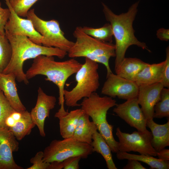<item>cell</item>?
I'll return each mask as SVG.
<instances>
[{
    "label": "cell",
    "mask_w": 169,
    "mask_h": 169,
    "mask_svg": "<svg viewBox=\"0 0 169 169\" xmlns=\"http://www.w3.org/2000/svg\"><path fill=\"white\" fill-rule=\"evenodd\" d=\"M82 64L74 58L63 61H55L53 56L39 55L34 59L30 67L25 73L28 80L35 76H45V80L53 82L59 89V104L60 108L55 114L59 116L66 114L68 111L64 108V91L66 81L72 75L77 72Z\"/></svg>",
    "instance_id": "1"
},
{
    "label": "cell",
    "mask_w": 169,
    "mask_h": 169,
    "mask_svg": "<svg viewBox=\"0 0 169 169\" xmlns=\"http://www.w3.org/2000/svg\"><path fill=\"white\" fill-rule=\"evenodd\" d=\"M5 33L11 45L12 54L9 64L2 73H13L19 82H23L26 84L29 83L23 69L24 63L27 60L40 55L55 56L62 59L67 54V52L59 48L37 44L25 36Z\"/></svg>",
    "instance_id": "2"
},
{
    "label": "cell",
    "mask_w": 169,
    "mask_h": 169,
    "mask_svg": "<svg viewBox=\"0 0 169 169\" xmlns=\"http://www.w3.org/2000/svg\"><path fill=\"white\" fill-rule=\"evenodd\" d=\"M140 0L132 4L128 11L119 15L115 14L105 3H102L103 11L106 19L111 25L115 41V69L125 58L128 48L136 45L149 52L146 44L139 41L134 35L133 23L138 11Z\"/></svg>",
    "instance_id": "3"
},
{
    "label": "cell",
    "mask_w": 169,
    "mask_h": 169,
    "mask_svg": "<svg viewBox=\"0 0 169 169\" xmlns=\"http://www.w3.org/2000/svg\"><path fill=\"white\" fill-rule=\"evenodd\" d=\"M73 34L76 41L67 52L69 57L88 58L103 64L106 69L107 75L112 72L109 60L111 57H115V44L100 40L86 34L80 26L76 28Z\"/></svg>",
    "instance_id": "4"
},
{
    "label": "cell",
    "mask_w": 169,
    "mask_h": 169,
    "mask_svg": "<svg viewBox=\"0 0 169 169\" xmlns=\"http://www.w3.org/2000/svg\"><path fill=\"white\" fill-rule=\"evenodd\" d=\"M116 101L112 98L100 96L94 92L89 97L83 98L80 104L81 109L92 119L97 130L110 147L111 151L116 153L119 151V142L113 136V126L106 119L107 111L116 105Z\"/></svg>",
    "instance_id": "5"
},
{
    "label": "cell",
    "mask_w": 169,
    "mask_h": 169,
    "mask_svg": "<svg viewBox=\"0 0 169 169\" xmlns=\"http://www.w3.org/2000/svg\"><path fill=\"white\" fill-rule=\"evenodd\" d=\"M98 63L85 58V62L76 73L75 86L70 90H64V103L68 107L80 106L78 103L82 98L89 97L96 92L99 86Z\"/></svg>",
    "instance_id": "6"
},
{
    "label": "cell",
    "mask_w": 169,
    "mask_h": 169,
    "mask_svg": "<svg viewBox=\"0 0 169 169\" xmlns=\"http://www.w3.org/2000/svg\"><path fill=\"white\" fill-rule=\"evenodd\" d=\"M90 145L70 138L53 140L43 151V161L50 163L62 161L70 157L80 156L86 159L93 152Z\"/></svg>",
    "instance_id": "7"
},
{
    "label": "cell",
    "mask_w": 169,
    "mask_h": 169,
    "mask_svg": "<svg viewBox=\"0 0 169 169\" xmlns=\"http://www.w3.org/2000/svg\"><path fill=\"white\" fill-rule=\"evenodd\" d=\"M26 17L31 21L35 29L44 38V46L57 48L67 52L73 45L74 42L65 37L57 20H43L35 14L34 9L28 11Z\"/></svg>",
    "instance_id": "8"
},
{
    "label": "cell",
    "mask_w": 169,
    "mask_h": 169,
    "mask_svg": "<svg viewBox=\"0 0 169 169\" xmlns=\"http://www.w3.org/2000/svg\"><path fill=\"white\" fill-rule=\"evenodd\" d=\"M116 134L118 138L119 151L137 152L140 154L156 156L157 152L152 146V136L148 130L145 131H135L131 134L122 132L119 127Z\"/></svg>",
    "instance_id": "9"
},
{
    "label": "cell",
    "mask_w": 169,
    "mask_h": 169,
    "mask_svg": "<svg viewBox=\"0 0 169 169\" xmlns=\"http://www.w3.org/2000/svg\"><path fill=\"white\" fill-rule=\"evenodd\" d=\"M139 86L136 83L115 74L106 75L101 90L102 94L112 98L125 100L137 98Z\"/></svg>",
    "instance_id": "10"
},
{
    "label": "cell",
    "mask_w": 169,
    "mask_h": 169,
    "mask_svg": "<svg viewBox=\"0 0 169 169\" xmlns=\"http://www.w3.org/2000/svg\"><path fill=\"white\" fill-rule=\"evenodd\" d=\"M5 1L10 12L5 26V32L11 35L25 36L33 43L44 46V38L35 29L31 21L27 18H23L18 15L12 8L9 0Z\"/></svg>",
    "instance_id": "11"
},
{
    "label": "cell",
    "mask_w": 169,
    "mask_h": 169,
    "mask_svg": "<svg viewBox=\"0 0 169 169\" xmlns=\"http://www.w3.org/2000/svg\"><path fill=\"white\" fill-rule=\"evenodd\" d=\"M113 111L138 131L143 132L147 130L146 119L139 107L137 97L128 99L121 104H117Z\"/></svg>",
    "instance_id": "12"
},
{
    "label": "cell",
    "mask_w": 169,
    "mask_h": 169,
    "mask_svg": "<svg viewBox=\"0 0 169 169\" xmlns=\"http://www.w3.org/2000/svg\"><path fill=\"white\" fill-rule=\"evenodd\" d=\"M19 149V143L7 127L0 128V169H23L13 158V153Z\"/></svg>",
    "instance_id": "13"
},
{
    "label": "cell",
    "mask_w": 169,
    "mask_h": 169,
    "mask_svg": "<svg viewBox=\"0 0 169 169\" xmlns=\"http://www.w3.org/2000/svg\"><path fill=\"white\" fill-rule=\"evenodd\" d=\"M38 93L35 106L30 113L32 119L38 127L40 135L44 137L46 135L45 121L46 118L49 117L50 110L54 108L56 99L54 96L46 94L40 87Z\"/></svg>",
    "instance_id": "14"
},
{
    "label": "cell",
    "mask_w": 169,
    "mask_h": 169,
    "mask_svg": "<svg viewBox=\"0 0 169 169\" xmlns=\"http://www.w3.org/2000/svg\"><path fill=\"white\" fill-rule=\"evenodd\" d=\"M163 87L161 82L139 86L137 100L146 120L153 119L154 107L159 99Z\"/></svg>",
    "instance_id": "15"
},
{
    "label": "cell",
    "mask_w": 169,
    "mask_h": 169,
    "mask_svg": "<svg viewBox=\"0 0 169 169\" xmlns=\"http://www.w3.org/2000/svg\"><path fill=\"white\" fill-rule=\"evenodd\" d=\"M16 80L13 73H0V90L13 109L18 111H22L26 110L18 94Z\"/></svg>",
    "instance_id": "16"
},
{
    "label": "cell",
    "mask_w": 169,
    "mask_h": 169,
    "mask_svg": "<svg viewBox=\"0 0 169 169\" xmlns=\"http://www.w3.org/2000/svg\"><path fill=\"white\" fill-rule=\"evenodd\" d=\"M146 126L151 130L152 146L157 152L169 146V120L164 124H159L153 119L146 120Z\"/></svg>",
    "instance_id": "17"
},
{
    "label": "cell",
    "mask_w": 169,
    "mask_h": 169,
    "mask_svg": "<svg viewBox=\"0 0 169 169\" xmlns=\"http://www.w3.org/2000/svg\"><path fill=\"white\" fill-rule=\"evenodd\" d=\"M165 61L157 64H149L140 72L134 81L139 86L161 82Z\"/></svg>",
    "instance_id": "18"
},
{
    "label": "cell",
    "mask_w": 169,
    "mask_h": 169,
    "mask_svg": "<svg viewBox=\"0 0 169 169\" xmlns=\"http://www.w3.org/2000/svg\"><path fill=\"white\" fill-rule=\"evenodd\" d=\"M148 64L138 58L125 57L115 71L118 76L134 81L138 73Z\"/></svg>",
    "instance_id": "19"
},
{
    "label": "cell",
    "mask_w": 169,
    "mask_h": 169,
    "mask_svg": "<svg viewBox=\"0 0 169 169\" xmlns=\"http://www.w3.org/2000/svg\"><path fill=\"white\" fill-rule=\"evenodd\" d=\"M90 116L84 112L80 116L75 129L72 139L90 145L94 134L97 128Z\"/></svg>",
    "instance_id": "20"
},
{
    "label": "cell",
    "mask_w": 169,
    "mask_h": 169,
    "mask_svg": "<svg viewBox=\"0 0 169 169\" xmlns=\"http://www.w3.org/2000/svg\"><path fill=\"white\" fill-rule=\"evenodd\" d=\"M84 113L80 109L70 111L58 118L59 120L60 133L64 139L73 136L79 117Z\"/></svg>",
    "instance_id": "21"
},
{
    "label": "cell",
    "mask_w": 169,
    "mask_h": 169,
    "mask_svg": "<svg viewBox=\"0 0 169 169\" xmlns=\"http://www.w3.org/2000/svg\"><path fill=\"white\" fill-rule=\"evenodd\" d=\"M90 144L93 152L100 154L105 160L108 169H117L112 158L111 150L101 134L96 131L93 135Z\"/></svg>",
    "instance_id": "22"
},
{
    "label": "cell",
    "mask_w": 169,
    "mask_h": 169,
    "mask_svg": "<svg viewBox=\"0 0 169 169\" xmlns=\"http://www.w3.org/2000/svg\"><path fill=\"white\" fill-rule=\"evenodd\" d=\"M116 157L119 160L134 159L142 162L149 165L150 169H169V161L162 160L152 156L141 154L140 155L131 154L119 151L116 153Z\"/></svg>",
    "instance_id": "23"
},
{
    "label": "cell",
    "mask_w": 169,
    "mask_h": 169,
    "mask_svg": "<svg viewBox=\"0 0 169 169\" xmlns=\"http://www.w3.org/2000/svg\"><path fill=\"white\" fill-rule=\"evenodd\" d=\"M21 118L13 127L8 129L18 140L21 141L29 135L36 125L31 119L30 113L27 110L22 111Z\"/></svg>",
    "instance_id": "24"
},
{
    "label": "cell",
    "mask_w": 169,
    "mask_h": 169,
    "mask_svg": "<svg viewBox=\"0 0 169 169\" xmlns=\"http://www.w3.org/2000/svg\"><path fill=\"white\" fill-rule=\"evenodd\" d=\"M81 28L84 33L93 38L103 41L112 43L113 33L110 23H106L99 28L84 26L81 27Z\"/></svg>",
    "instance_id": "25"
},
{
    "label": "cell",
    "mask_w": 169,
    "mask_h": 169,
    "mask_svg": "<svg viewBox=\"0 0 169 169\" xmlns=\"http://www.w3.org/2000/svg\"><path fill=\"white\" fill-rule=\"evenodd\" d=\"M169 117V89L163 87L159 100L154 107L153 118L161 119Z\"/></svg>",
    "instance_id": "26"
},
{
    "label": "cell",
    "mask_w": 169,
    "mask_h": 169,
    "mask_svg": "<svg viewBox=\"0 0 169 169\" xmlns=\"http://www.w3.org/2000/svg\"><path fill=\"white\" fill-rule=\"evenodd\" d=\"M12 49L8 38L5 35L0 34V73L8 66L11 59Z\"/></svg>",
    "instance_id": "27"
},
{
    "label": "cell",
    "mask_w": 169,
    "mask_h": 169,
    "mask_svg": "<svg viewBox=\"0 0 169 169\" xmlns=\"http://www.w3.org/2000/svg\"><path fill=\"white\" fill-rule=\"evenodd\" d=\"M38 0H9V3L19 16L26 17L30 8Z\"/></svg>",
    "instance_id": "28"
},
{
    "label": "cell",
    "mask_w": 169,
    "mask_h": 169,
    "mask_svg": "<svg viewBox=\"0 0 169 169\" xmlns=\"http://www.w3.org/2000/svg\"><path fill=\"white\" fill-rule=\"evenodd\" d=\"M15 110L0 90V128L6 127L5 120Z\"/></svg>",
    "instance_id": "29"
},
{
    "label": "cell",
    "mask_w": 169,
    "mask_h": 169,
    "mask_svg": "<svg viewBox=\"0 0 169 169\" xmlns=\"http://www.w3.org/2000/svg\"><path fill=\"white\" fill-rule=\"evenodd\" d=\"M43 151H39L31 158L30 162L33 165L27 169H48L50 163L44 162L43 159Z\"/></svg>",
    "instance_id": "30"
},
{
    "label": "cell",
    "mask_w": 169,
    "mask_h": 169,
    "mask_svg": "<svg viewBox=\"0 0 169 169\" xmlns=\"http://www.w3.org/2000/svg\"><path fill=\"white\" fill-rule=\"evenodd\" d=\"M166 59L162 74V83L164 87L169 88V48L166 49Z\"/></svg>",
    "instance_id": "31"
},
{
    "label": "cell",
    "mask_w": 169,
    "mask_h": 169,
    "mask_svg": "<svg viewBox=\"0 0 169 169\" xmlns=\"http://www.w3.org/2000/svg\"><path fill=\"white\" fill-rule=\"evenodd\" d=\"M10 13L8 8H3L2 7L0 2V34L1 35H5V26L8 20Z\"/></svg>",
    "instance_id": "32"
},
{
    "label": "cell",
    "mask_w": 169,
    "mask_h": 169,
    "mask_svg": "<svg viewBox=\"0 0 169 169\" xmlns=\"http://www.w3.org/2000/svg\"><path fill=\"white\" fill-rule=\"evenodd\" d=\"M81 159L80 156L70 157L63 161L64 169H79V162Z\"/></svg>",
    "instance_id": "33"
},
{
    "label": "cell",
    "mask_w": 169,
    "mask_h": 169,
    "mask_svg": "<svg viewBox=\"0 0 169 169\" xmlns=\"http://www.w3.org/2000/svg\"><path fill=\"white\" fill-rule=\"evenodd\" d=\"M127 164L123 169H146L138 161L134 159H129Z\"/></svg>",
    "instance_id": "34"
},
{
    "label": "cell",
    "mask_w": 169,
    "mask_h": 169,
    "mask_svg": "<svg viewBox=\"0 0 169 169\" xmlns=\"http://www.w3.org/2000/svg\"><path fill=\"white\" fill-rule=\"evenodd\" d=\"M157 38L162 41H168L169 40V29L161 28L157 31Z\"/></svg>",
    "instance_id": "35"
},
{
    "label": "cell",
    "mask_w": 169,
    "mask_h": 169,
    "mask_svg": "<svg viewBox=\"0 0 169 169\" xmlns=\"http://www.w3.org/2000/svg\"><path fill=\"white\" fill-rule=\"evenodd\" d=\"M158 158L163 161H169V150L165 148L157 152Z\"/></svg>",
    "instance_id": "36"
},
{
    "label": "cell",
    "mask_w": 169,
    "mask_h": 169,
    "mask_svg": "<svg viewBox=\"0 0 169 169\" xmlns=\"http://www.w3.org/2000/svg\"><path fill=\"white\" fill-rule=\"evenodd\" d=\"M64 167L63 161H55L50 163L48 169H63Z\"/></svg>",
    "instance_id": "37"
},
{
    "label": "cell",
    "mask_w": 169,
    "mask_h": 169,
    "mask_svg": "<svg viewBox=\"0 0 169 169\" xmlns=\"http://www.w3.org/2000/svg\"><path fill=\"white\" fill-rule=\"evenodd\" d=\"M16 122V121L10 115L7 117L5 120V124L6 127L9 128L14 126Z\"/></svg>",
    "instance_id": "38"
},
{
    "label": "cell",
    "mask_w": 169,
    "mask_h": 169,
    "mask_svg": "<svg viewBox=\"0 0 169 169\" xmlns=\"http://www.w3.org/2000/svg\"><path fill=\"white\" fill-rule=\"evenodd\" d=\"M16 122L19 121L21 118L22 111H14L10 115Z\"/></svg>",
    "instance_id": "39"
}]
</instances>
